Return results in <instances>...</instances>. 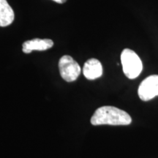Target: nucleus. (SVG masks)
<instances>
[{"mask_svg": "<svg viewBox=\"0 0 158 158\" xmlns=\"http://www.w3.org/2000/svg\"><path fill=\"white\" fill-rule=\"evenodd\" d=\"M92 125H128L132 122V118L127 112L114 107V106H102L95 110L92 118Z\"/></svg>", "mask_w": 158, "mask_h": 158, "instance_id": "1", "label": "nucleus"}, {"mask_svg": "<svg viewBox=\"0 0 158 158\" xmlns=\"http://www.w3.org/2000/svg\"><path fill=\"white\" fill-rule=\"evenodd\" d=\"M121 62L124 75L130 79H135L141 74L143 64L135 51L125 48L121 54Z\"/></svg>", "mask_w": 158, "mask_h": 158, "instance_id": "2", "label": "nucleus"}, {"mask_svg": "<svg viewBox=\"0 0 158 158\" xmlns=\"http://www.w3.org/2000/svg\"><path fill=\"white\" fill-rule=\"evenodd\" d=\"M59 69L62 78L67 82L76 81L81 72L78 62L68 55H64L59 59Z\"/></svg>", "mask_w": 158, "mask_h": 158, "instance_id": "3", "label": "nucleus"}, {"mask_svg": "<svg viewBox=\"0 0 158 158\" xmlns=\"http://www.w3.org/2000/svg\"><path fill=\"white\" fill-rule=\"evenodd\" d=\"M138 96L143 101H149L158 96V75H152L141 83L138 90Z\"/></svg>", "mask_w": 158, "mask_h": 158, "instance_id": "4", "label": "nucleus"}, {"mask_svg": "<svg viewBox=\"0 0 158 158\" xmlns=\"http://www.w3.org/2000/svg\"><path fill=\"white\" fill-rule=\"evenodd\" d=\"M54 42L50 39L35 38L23 43L22 51L25 54H30L33 51H46L52 48Z\"/></svg>", "mask_w": 158, "mask_h": 158, "instance_id": "5", "label": "nucleus"}, {"mask_svg": "<svg viewBox=\"0 0 158 158\" xmlns=\"http://www.w3.org/2000/svg\"><path fill=\"white\" fill-rule=\"evenodd\" d=\"M83 73L88 80H95L102 75V66L97 59H90L85 62Z\"/></svg>", "mask_w": 158, "mask_h": 158, "instance_id": "6", "label": "nucleus"}, {"mask_svg": "<svg viewBox=\"0 0 158 158\" xmlns=\"http://www.w3.org/2000/svg\"><path fill=\"white\" fill-rule=\"evenodd\" d=\"M14 12L7 0H0V27L9 26L14 20Z\"/></svg>", "mask_w": 158, "mask_h": 158, "instance_id": "7", "label": "nucleus"}, {"mask_svg": "<svg viewBox=\"0 0 158 158\" xmlns=\"http://www.w3.org/2000/svg\"><path fill=\"white\" fill-rule=\"evenodd\" d=\"M53 1L59 3V4H63V3H64L67 0H53Z\"/></svg>", "mask_w": 158, "mask_h": 158, "instance_id": "8", "label": "nucleus"}]
</instances>
